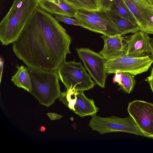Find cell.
<instances>
[{
  "label": "cell",
  "instance_id": "25",
  "mask_svg": "<svg viewBox=\"0 0 153 153\" xmlns=\"http://www.w3.org/2000/svg\"><path fill=\"white\" fill-rule=\"evenodd\" d=\"M121 72H116L113 79V81L114 83H117L119 85L120 83L121 79Z\"/></svg>",
  "mask_w": 153,
  "mask_h": 153
},
{
  "label": "cell",
  "instance_id": "3",
  "mask_svg": "<svg viewBox=\"0 0 153 153\" xmlns=\"http://www.w3.org/2000/svg\"><path fill=\"white\" fill-rule=\"evenodd\" d=\"M31 81L30 92L39 103L48 107L60 98L59 78L57 70L47 71L27 67Z\"/></svg>",
  "mask_w": 153,
  "mask_h": 153
},
{
  "label": "cell",
  "instance_id": "24",
  "mask_svg": "<svg viewBox=\"0 0 153 153\" xmlns=\"http://www.w3.org/2000/svg\"><path fill=\"white\" fill-rule=\"evenodd\" d=\"M47 114L51 120L59 119L62 117V116L55 113H48Z\"/></svg>",
  "mask_w": 153,
  "mask_h": 153
},
{
  "label": "cell",
  "instance_id": "31",
  "mask_svg": "<svg viewBox=\"0 0 153 153\" xmlns=\"http://www.w3.org/2000/svg\"><path fill=\"white\" fill-rule=\"evenodd\" d=\"M149 1L153 5V0H149Z\"/></svg>",
  "mask_w": 153,
  "mask_h": 153
},
{
  "label": "cell",
  "instance_id": "27",
  "mask_svg": "<svg viewBox=\"0 0 153 153\" xmlns=\"http://www.w3.org/2000/svg\"><path fill=\"white\" fill-rule=\"evenodd\" d=\"M150 41L151 44V47L152 49L151 55L150 57L152 59H153V37L152 38H150Z\"/></svg>",
  "mask_w": 153,
  "mask_h": 153
},
{
  "label": "cell",
  "instance_id": "21",
  "mask_svg": "<svg viewBox=\"0 0 153 153\" xmlns=\"http://www.w3.org/2000/svg\"><path fill=\"white\" fill-rule=\"evenodd\" d=\"M54 15L55 19L59 22H61L68 24L79 26L83 28L82 24L75 19H74L69 16L59 15Z\"/></svg>",
  "mask_w": 153,
  "mask_h": 153
},
{
  "label": "cell",
  "instance_id": "4",
  "mask_svg": "<svg viewBox=\"0 0 153 153\" xmlns=\"http://www.w3.org/2000/svg\"><path fill=\"white\" fill-rule=\"evenodd\" d=\"M57 71L59 79L66 90L74 88L78 91H84L92 88L96 84L80 62L65 61L59 67Z\"/></svg>",
  "mask_w": 153,
  "mask_h": 153
},
{
  "label": "cell",
  "instance_id": "22",
  "mask_svg": "<svg viewBox=\"0 0 153 153\" xmlns=\"http://www.w3.org/2000/svg\"><path fill=\"white\" fill-rule=\"evenodd\" d=\"M100 4V10H107L111 9L113 0H99Z\"/></svg>",
  "mask_w": 153,
  "mask_h": 153
},
{
  "label": "cell",
  "instance_id": "20",
  "mask_svg": "<svg viewBox=\"0 0 153 153\" xmlns=\"http://www.w3.org/2000/svg\"><path fill=\"white\" fill-rule=\"evenodd\" d=\"M133 76L128 73L121 72V80L119 85L128 94H129L132 91L135 84Z\"/></svg>",
  "mask_w": 153,
  "mask_h": 153
},
{
  "label": "cell",
  "instance_id": "19",
  "mask_svg": "<svg viewBox=\"0 0 153 153\" xmlns=\"http://www.w3.org/2000/svg\"><path fill=\"white\" fill-rule=\"evenodd\" d=\"M78 10L98 11L100 6L99 0H65Z\"/></svg>",
  "mask_w": 153,
  "mask_h": 153
},
{
  "label": "cell",
  "instance_id": "18",
  "mask_svg": "<svg viewBox=\"0 0 153 153\" xmlns=\"http://www.w3.org/2000/svg\"><path fill=\"white\" fill-rule=\"evenodd\" d=\"M111 10L120 16L137 25L135 19L123 0H113Z\"/></svg>",
  "mask_w": 153,
  "mask_h": 153
},
{
  "label": "cell",
  "instance_id": "23",
  "mask_svg": "<svg viewBox=\"0 0 153 153\" xmlns=\"http://www.w3.org/2000/svg\"><path fill=\"white\" fill-rule=\"evenodd\" d=\"M145 81L148 82L153 92V67L152 68L150 75L146 78Z\"/></svg>",
  "mask_w": 153,
  "mask_h": 153
},
{
  "label": "cell",
  "instance_id": "7",
  "mask_svg": "<svg viewBox=\"0 0 153 153\" xmlns=\"http://www.w3.org/2000/svg\"><path fill=\"white\" fill-rule=\"evenodd\" d=\"M77 54L96 84L105 87L107 75L105 64L107 60L100 53L88 48H77Z\"/></svg>",
  "mask_w": 153,
  "mask_h": 153
},
{
  "label": "cell",
  "instance_id": "10",
  "mask_svg": "<svg viewBox=\"0 0 153 153\" xmlns=\"http://www.w3.org/2000/svg\"><path fill=\"white\" fill-rule=\"evenodd\" d=\"M135 19L140 30L153 34V5L146 0H123Z\"/></svg>",
  "mask_w": 153,
  "mask_h": 153
},
{
  "label": "cell",
  "instance_id": "9",
  "mask_svg": "<svg viewBox=\"0 0 153 153\" xmlns=\"http://www.w3.org/2000/svg\"><path fill=\"white\" fill-rule=\"evenodd\" d=\"M127 110L143 135L153 138V104L135 100L129 103Z\"/></svg>",
  "mask_w": 153,
  "mask_h": 153
},
{
  "label": "cell",
  "instance_id": "14",
  "mask_svg": "<svg viewBox=\"0 0 153 153\" xmlns=\"http://www.w3.org/2000/svg\"><path fill=\"white\" fill-rule=\"evenodd\" d=\"M104 11L115 26L119 34L122 36L134 33L140 30L138 25L117 14L111 10Z\"/></svg>",
  "mask_w": 153,
  "mask_h": 153
},
{
  "label": "cell",
  "instance_id": "6",
  "mask_svg": "<svg viewBox=\"0 0 153 153\" xmlns=\"http://www.w3.org/2000/svg\"><path fill=\"white\" fill-rule=\"evenodd\" d=\"M153 63V59L146 56L135 57L124 55L107 61L105 66L106 73L127 72L133 76L147 71Z\"/></svg>",
  "mask_w": 153,
  "mask_h": 153
},
{
  "label": "cell",
  "instance_id": "29",
  "mask_svg": "<svg viewBox=\"0 0 153 153\" xmlns=\"http://www.w3.org/2000/svg\"><path fill=\"white\" fill-rule=\"evenodd\" d=\"M46 129V128L43 126H40L39 128V131L41 132L44 131Z\"/></svg>",
  "mask_w": 153,
  "mask_h": 153
},
{
  "label": "cell",
  "instance_id": "2",
  "mask_svg": "<svg viewBox=\"0 0 153 153\" xmlns=\"http://www.w3.org/2000/svg\"><path fill=\"white\" fill-rule=\"evenodd\" d=\"M37 0H14L0 23V40L3 45L12 43L18 38L35 10Z\"/></svg>",
  "mask_w": 153,
  "mask_h": 153
},
{
  "label": "cell",
  "instance_id": "5",
  "mask_svg": "<svg viewBox=\"0 0 153 153\" xmlns=\"http://www.w3.org/2000/svg\"><path fill=\"white\" fill-rule=\"evenodd\" d=\"M88 125L100 134L116 132H123L143 136L132 117L121 118L114 116L102 117L96 114L92 116Z\"/></svg>",
  "mask_w": 153,
  "mask_h": 153
},
{
  "label": "cell",
  "instance_id": "12",
  "mask_svg": "<svg viewBox=\"0 0 153 153\" xmlns=\"http://www.w3.org/2000/svg\"><path fill=\"white\" fill-rule=\"evenodd\" d=\"M101 37L104 44L100 53L107 61L114 59L126 54L127 45L125 37L120 34L112 36L103 35Z\"/></svg>",
  "mask_w": 153,
  "mask_h": 153
},
{
  "label": "cell",
  "instance_id": "16",
  "mask_svg": "<svg viewBox=\"0 0 153 153\" xmlns=\"http://www.w3.org/2000/svg\"><path fill=\"white\" fill-rule=\"evenodd\" d=\"M17 70L12 76L11 80L18 87L30 92L32 89L31 79L27 67L23 65H17Z\"/></svg>",
  "mask_w": 153,
  "mask_h": 153
},
{
  "label": "cell",
  "instance_id": "13",
  "mask_svg": "<svg viewBox=\"0 0 153 153\" xmlns=\"http://www.w3.org/2000/svg\"><path fill=\"white\" fill-rule=\"evenodd\" d=\"M57 4L46 0L38 2L39 7L51 14L74 18L77 10L65 0H59Z\"/></svg>",
  "mask_w": 153,
  "mask_h": 153
},
{
  "label": "cell",
  "instance_id": "26",
  "mask_svg": "<svg viewBox=\"0 0 153 153\" xmlns=\"http://www.w3.org/2000/svg\"><path fill=\"white\" fill-rule=\"evenodd\" d=\"M4 61L3 57L0 56V83L1 80V77L2 76Z\"/></svg>",
  "mask_w": 153,
  "mask_h": 153
},
{
  "label": "cell",
  "instance_id": "17",
  "mask_svg": "<svg viewBox=\"0 0 153 153\" xmlns=\"http://www.w3.org/2000/svg\"><path fill=\"white\" fill-rule=\"evenodd\" d=\"M74 18L82 24L83 28L104 35V33L99 24L93 18L84 13L81 10H77Z\"/></svg>",
  "mask_w": 153,
  "mask_h": 153
},
{
  "label": "cell",
  "instance_id": "8",
  "mask_svg": "<svg viewBox=\"0 0 153 153\" xmlns=\"http://www.w3.org/2000/svg\"><path fill=\"white\" fill-rule=\"evenodd\" d=\"M60 100L80 117L96 114L99 108L93 99L86 97L83 91L70 88L62 92Z\"/></svg>",
  "mask_w": 153,
  "mask_h": 153
},
{
  "label": "cell",
  "instance_id": "11",
  "mask_svg": "<svg viewBox=\"0 0 153 153\" xmlns=\"http://www.w3.org/2000/svg\"><path fill=\"white\" fill-rule=\"evenodd\" d=\"M125 38L127 45L125 55L135 57L151 56L152 49L147 33L139 30Z\"/></svg>",
  "mask_w": 153,
  "mask_h": 153
},
{
  "label": "cell",
  "instance_id": "1",
  "mask_svg": "<svg viewBox=\"0 0 153 153\" xmlns=\"http://www.w3.org/2000/svg\"><path fill=\"white\" fill-rule=\"evenodd\" d=\"M66 30L51 14L38 7L17 39L13 52L28 67L57 70L71 52Z\"/></svg>",
  "mask_w": 153,
  "mask_h": 153
},
{
  "label": "cell",
  "instance_id": "28",
  "mask_svg": "<svg viewBox=\"0 0 153 153\" xmlns=\"http://www.w3.org/2000/svg\"><path fill=\"white\" fill-rule=\"evenodd\" d=\"M38 1V2H39V1L43 0H37ZM47 0L49 1H51L52 2H53V3H54L55 4H57L59 3V0Z\"/></svg>",
  "mask_w": 153,
  "mask_h": 153
},
{
  "label": "cell",
  "instance_id": "15",
  "mask_svg": "<svg viewBox=\"0 0 153 153\" xmlns=\"http://www.w3.org/2000/svg\"><path fill=\"white\" fill-rule=\"evenodd\" d=\"M81 10L93 18L99 24L104 33V35L112 36L119 34L115 26L104 11Z\"/></svg>",
  "mask_w": 153,
  "mask_h": 153
},
{
  "label": "cell",
  "instance_id": "30",
  "mask_svg": "<svg viewBox=\"0 0 153 153\" xmlns=\"http://www.w3.org/2000/svg\"><path fill=\"white\" fill-rule=\"evenodd\" d=\"M0 103H1V108L2 109H4V105L3 102L2 101L1 99V100H0Z\"/></svg>",
  "mask_w": 153,
  "mask_h": 153
}]
</instances>
